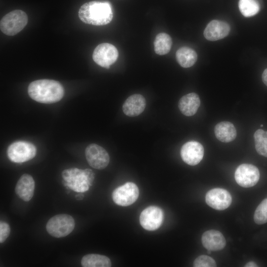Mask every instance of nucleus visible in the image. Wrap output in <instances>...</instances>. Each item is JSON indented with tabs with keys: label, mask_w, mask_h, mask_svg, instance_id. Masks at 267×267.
<instances>
[{
	"label": "nucleus",
	"mask_w": 267,
	"mask_h": 267,
	"mask_svg": "<svg viewBox=\"0 0 267 267\" xmlns=\"http://www.w3.org/2000/svg\"><path fill=\"white\" fill-rule=\"evenodd\" d=\"M204 152V147L200 143L196 141H190L184 143L181 147L180 156L185 163L195 166L202 160Z\"/></svg>",
	"instance_id": "obj_12"
},
{
	"label": "nucleus",
	"mask_w": 267,
	"mask_h": 267,
	"mask_svg": "<svg viewBox=\"0 0 267 267\" xmlns=\"http://www.w3.org/2000/svg\"><path fill=\"white\" fill-rule=\"evenodd\" d=\"M76 198L77 200H82L84 198V195L82 194H79L76 195Z\"/></svg>",
	"instance_id": "obj_31"
},
{
	"label": "nucleus",
	"mask_w": 267,
	"mask_h": 267,
	"mask_svg": "<svg viewBox=\"0 0 267 267\" xmlns=\"http://www.w3.org/2000/svg\"><path fill=\"white\" fill-rule=\"evenodd\" d=\"M176 56L178 63L183 68L191 67L197 59L195 51L187 46L179 48L176 52Z\"/></svg>",
	"instance_id": "obj_20"
},
{
	"label": "nucleus",
	"mask_w": 267,
	"mask_h": 267,
	"mask_svg": "<svg viewBox=\"0 0 267 267\" xmlns=\"http://www.w3.org/2000/svg\"><path fill=\"white\" fill-rule=\"evenodd\" d=\"M215 134L217 138L223 142L233 141L236 136V130L231 123L223 121L217 124L214 128Z\"/></svg>",
	"instance_id": "obj_19"
},
{
	"label": "nucleus",
	"mask_w": 267,
	"mask_h": 267,
	"mask_svg": "<svg viewBox=\"0 0 267 267\" xmlns=\"http://www.w3.org/2000/svg\"><path fill=\"white\" fill-rule=\"evenodd\" d=\"M35 181L33 177L27 174H23L18 180L15 191L22 200L29 201L34 195Z\"/></svg>",
	"instance_id": "obj_17"
},
{
	"label": "nucleus",
	"mask_w": 267,
	"mask_h": 267,
	"mask_svg": "<svg viewBox=\"0 0 267 267\" xmlns=\"http://www.w3.org/2000/svg\"><path fill=\"white\" fill-rule=\"evenodd\" d=\"M203 246L210 251L222 249L226 245L225 238L222 234L216 230H209L204 232L201 238Z\"/></svg>",
	"instance_id": "obj_15"
},
{
	"label": "nucleus",
	"mask_w": 267,
	"mask_h": 267,
	"mask_svg": "<svg viewBox=\"0 0 267 267\" xmlns=\"http://www.w3.org/2000/svg\"><path fill=\"white\" fill-rule=\"evenodd\" d=\"M78 16L86 24L103 26L112 21L113 13L109 2L94 0L83 4L79 9Z\"/></svg>",
	"instance_id": "obj_1"
},
{
	"label": "nucleus",
	"mask_w": 267,
	"mask_h": 267,
	"mask_svg": "<svg viewBox=\"0 0 267 267\" xmlns=\"http://www.w3.org/2000/svg\"><path fill=\"white\" fill-rule=\"evenodd\" d=\"M262 78L264 83L267 86V69H266L262 76Z\"/></svg>",
	"instance_id": "obj_29"
},
{
	"label": "nucleus",
	"mask_w": 267,
	"mask_h": 267,
	"mask_svg": "<svg viewBox=\"0 0 267 267\" xmlns=\"http://www.w3.org/2000/svg\"><path fill=\"white\" fill-rule=\"evenodd\" d=\"M145 106V98L140 94H134L125 100L122 109L126 115L129 117H135L142 113Z\"/></svg>",
	"instance_id": "obj_16"
},
{
	"label": "nucleus",
	"mask_w": 267,
	"mask_h": 267,
	"mask_svg": "<svg viewBox=\"0 0 267 267\" xmlns=\"http://www.w3.org/2000/svg\"><path fill=\"white\" fill-rule=\"evenodd\" d=\"M85 172L89 182L90 186L92 185L94 179V174L92 171L89 169H86L85 170Z\"/></svg>",
	"instance_id": "obj_28"
},
{
	"label": "nucleus",
	"mask_w": 267,
	"mask_h": 267,
	"mask_svg": "<svg viewBox=\"0 0 267 267\" xmlns=\"http://www.w3.org/2000/svg\"><path fill=\"white\" fill-rule=\"evenodd\" d=\"M217 264L215 260L207 255H202L196 258L193 262L194 267H215Z\"/></svg>",
	"instance_id": "obj_26"
},
{
	"label": "nucleus",
	"mask_w": 267,
	"mask_h": 267,
	"mask_svg": "<svg viewBox=\"0 0 267 267\" xmlns=\"http://www.w3.org/2000/svg\"><path fill=\"white\" fill-rule=\"evenodd\" d=\"M118 51L113 44L104 43L98 44L92 53L93 61L98 65L108 68L118 57Z\"/></svg>",
	"instance_id": "obj_7"
},
{
	"label": "nucleus",
	"mask_w": 267,
	"mask_h": 267,
	"mask_svg": "<svg viewBox=\"0 0 267 267\" xmlns=\"http://www.w3.org/2000/svg\"><path fill=\"white\" fill-rule=\"evenodd\" d=\"M139 196L137 186L132 182H128L116 188L112 193V199L117 205L128 206L134 203Z\"/></svg>",
	"instance_id": "obj_8"
},
{
	"label": "nucleus",
	"mask_w": 267,
	"mask_h": 267,
	"mask_svg": "<svg viewBox=\"0 0 267 267\" xmlns=\"http://www.w3.org/2000/svg\"><path fill=\"white\" fill-rule=\"evenodd\" d=\"M205 200L206 203L212 208L223 210L230 206L232 197L226 190L216 188L209 190L207 193Z\"/></svg>",
	"instance_id": "obj_13"
},
{
	"label": "nucleus",
	"mask_w": 267,
	"mask_h": 267,
	"mask_svg": "<svg viewBox=\"0 0 267 267\" xmlns=\"http://www.w3.org/2000/svg\"><path fill=\"white\" fill-rule=\"evenodd\" d=\"M81 265L83 267H110L111 266V262L107 256L89 254L82 258Z\"/></svg>",
	"instance_id": "obj_21"
},
{
	"label": "nucleus",
	"mask_w": 267,
	"mask_h": 267,
	"mask_svg": "<svg viewBox=\"0 0 267 267\" xmlns=\"http://www.w3.org/2000/svg\"><path fill=\"white\" fill-rule=\"evenodd\" d=\"M10 232L9 224L4 222H0V242L3 243L8 237Z\"/></svg>",
	"instance_id": "obj_27"
},
{
	"label": "nucleus",
	"mask_w": 267,
	"mask_h": 267,
	"mask_svg": "<svg viewBox=\"0 0 267 267\" xmlns=\"http://www.w3.org/2000/svg\"><path fill=\"white\" fill-rule=\"evenodd\" d=\"M254 220L258 224L267 222V198L263 200L256 208Z\"/></svg>",
	"instance_id": "obj_25"
},
{
	"label": "nucleus",
	"mask_w": 267,
	"mask_h": 267,
	"mask_svg": "<svg viewBox=\"0 0 267 267\" xmlns=\"http://www.w3.org/2000/svg\"><path fill=\"white\" fill-rule=\"evenodd\" d=\"M63 184L72 190L84 192L90 186L87 179L85 170L70 168L62 172Z\"/></svg>",
	"instance_id": "obj_5"
},
{
	"label": "nucleus",
	"mask_w": 267,
	"mask_h": 267,
	"mask_svg": "<svg viewBox=\"0 0 267 267\" xmlns=\"http://www.w3.org/2000/svg\"><path fill=\"white\" fill-rule=\"evenodd\" d=\"M28 20V16L24 11L20 9L12 10L1 19L0 30L7 36L15 35L26 26Z\"/></svg>",
	"instance_id": "obj_3"
},
{
	"label": "nucleus",
	"mask_w": 267,
	"mask_h": 267,
	"mask_svg": "<svg viewBox=\"0 0 267 267\" xmlns=\"http://www.w3.org/2000/svg\"><path fill=\"white\" fill-rule=\"evenodd\" d=\"M254 138L258 153L267 157V131L262 129L257 130L254 134Z\"/></svg>",
	"instance_id": "obj_24"
},
{
	"label": "nucleus",
	"mask_w": 267,
	"mask_h": 267,
	"mask_svg": "<svg viewBox=\"0 0 267 267\" xmlns=\"http://www.w3.org/2000/svg\"><path fill=\"white\" fill-rule=\"evenodd\" d=\"M200 105L198 95L194 92L188 93L183 96L178 101V107L184 115L191 116L197 111Z\"/></svg>",
	"instance_id": "obj_18"
},
{
	"label": "nucleus",
	"mask_w": 267,
	"mask_h": 267,
	"mask_svg": "<svg viewBox=\"0 0 267 267\" xmlns=\"http://www.w3.org/2000/svg\"><path fill=\"white\" fill-rule=\"evenodd\" d=\"M85 155L89 164L96 169H103L109 163L110 158L108 152L96 144L89 145L85 149Z\"/></svg>",
	"instance_id": "obj_9"
},
{
	"label": "nucleus",
	"mask_w": 267,
	"mask_h": 267,
	"mask_svg": "<svg viewBox=\"0 0 267 267\" xmlns=\"http://www.w3.org/2000/svg\"><path fill=\"white\" fill-rule=\"evenodd\" d=\"M171 37L165 33L158 34L154 42V50L156 54L163 55L167 54L171 48Z\"/></svg>",
	"instance_id": "obj_22"
},
{
	"label": "nucleus",
	"mask_w": 267,
	"mask_h": 267,
	"mask_svg": "<svg viewBox=\"0 0 267 267\" xmlns=\"http://www.w3.org/2000/svg\"><path fill=\"white\" fill-rule=\"evenodd\" d=\"M164 218L162 210L156 206H149L144 209L140 215L139 222L142 227L149 231L158 229Z\"/></svg>",
	"instance_id": "obj_11"
},
{
	"label": "nucleus",
	"mask_w": 267,
	"mask_h": 267,
	"mask_svg": "<svg viewBox=\"0 0 267 267\" xmlns=\"http://www.w3.org/2000/svg\"><path fill=\"white\" fill-rule=\"evenodd\" d=\"M74 227L75 221L72 216L67 214H59L48 221L46 229L50 235L60 238L69 234Z\"/></svg>",
	"instance_id": "obj_4"
},
{
	"label": "nucleus",
	"mask_w": 267,
	"mask_h": 267,
	"mask_svg": "<svg viewBox=\"0 0 267 267\" xmlns=\"http://www.w3.org/2000/svg\"><path fill=\"white\" fill-rule=\"evenodd\" d=\"M261 126L262 127L263 126V125H261Z\"/></svg>",
	"instance_id": "obj_32"
},
{
	"label": "nucleus",
	"mask_w": 267,
	"mask_h": 267,
	"mask_svg": "<svg viewBox=\"0 0 267 267\" xmlns=\"http://www.w3.org/2000/svg\"><path fill=\"white\" fill-rule=\"evenodd\" d=\"M28 92L33 100L43 103L50 104L60 100L64 93L63 87L58 81L42 79L31 82Z\"/></svg>",
	"instance_id": "obj_2"
},
{
	"label": "nucleus",
	"mask_w": 267,
	"mask_h": 267,
	"mask_svg": "<svg viewBox=\"0 0 267 267\" xmlns=\"http://www.w3.org/2000/svg\"><path fill=\"white\" fill-rule=\"evenodd\" d=\"M229 24L222 21L214 20L207 25L204 31L205 38L210 41H215L226 37L230 32Z\"/></svg>",
	"instance_id": "obj_14"
},
{
	"label": "nucleus",
	"mask_w": 267,
	"mask_h": 267,
	"mask_svg": "<svg viewBox=\"0 0 267 267\" xmlns=\"http://www.w3.org/2000/svg\"><path fill=\"white\" fill-rule=\"evenodd\" d=\"M239 8L242 14L246 17L256 14L260 10V5L256 0H239Z\"/></svg>",
	"instance_id": "obj_23"
},
{
	"label": "nucleus",
	"mask_w": 267,
	"mask_h": 267,
	"mask_svg": "<svg viewBox=\"0 0 267 267\" xmlns=\"http://www.w3.org/2000/svg\"><path fill=\"white\" fill-rule=\"evenodd\" d=\"M236 182L243 187H250L257 184L260 178V172L254 165L243 164L236 169L235 175Z\"/></svg>",
	"instance_id": "obj_10"
},
{
	"label": "nucleus",
	"mask_w": 267,
	"mask_h": 267,
	"mask_svg": "<svg viewBox=\"0 0 267 267\" xmlns=\"http://www.w3.org/2000/svg\"><path fill=\"white\" fill-rule=\"evenodd\" d=\"M245 267H258L257 265L253 261L248 262L245 265Z\"/></svg>",
	"instance_id": "obj_30"
},
{
	"label": "nucleus",
	"mask_w": 267,
	"mask_h": 267,
	"mask_svg": "<svg viewBox=\"0 0 267 267\" xmlns=\"http://www.w3.org/2000/svg\"><path fill=\"white\" fill-rule=\"evenodd\" d=\"M10 160L14 163H23L33 159L36 154V148L32 143L17 141L10 144L7 151Z\"/></svg>",
	"instance_id": "obj_6"
}]
</instances>
